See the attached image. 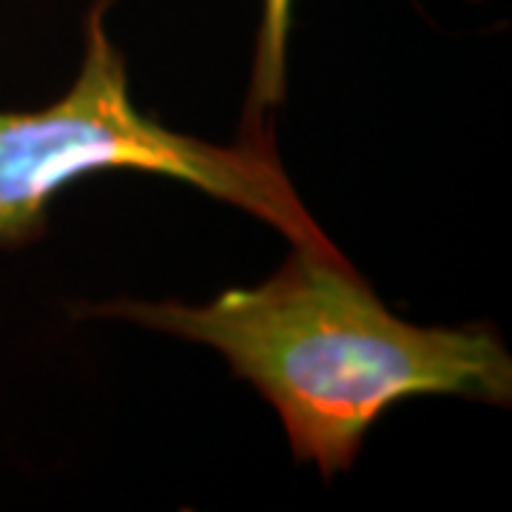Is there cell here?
<instances>
[{
    "label": "cell",
    "mask_w": 512,
    "mask_h": 512,
    "mask_svg": "<svg viewBox=\"0 0 512 512\" xmlns=\"http://www.w3.org/2000/svg\"><path fill=\"white\" fill-rule=\"evenodd\" d=\"M77 316L128 319L220 350L274 407L299 464L333 478L393 404L419 396L512 402V359L493 325L419 328L384 308L345 254L296 248L254 288L208 305L114 299Z\"/></svg>",
    "instance_id": "cell-1"
},
{
    "label": "cell",
    "mask_w": 512,
    "mask_h": 512,
    "mask_svg": "<svg viewBox=\"0 0 512 512\" xmlns=\"http://www.w3.org/2000/svg\"><path fill=\"white\" fill-rule=\"evenodd\" d=\"M114 0L86 15V52L66 94L37 111L0 109V248L15 251L49 228L60 191L106 171L157 174L268 222L296 248L336 251L302 205L276 154L274 123L242 126L217 146L137 109L128 66L106 29Z\"/></svg>",
    "instance_id": "cell-2"
},
{
    "label": "cell",
    "mask_w": 512,
    "mask_h": 512,
    "mask_svg": "<svg viewBox=\"0 0 512 512\" xmlns=\"http://www.w3.org/2000/svg\"><path fill=\"white\" fill-rule=\"evenodd\" d=\"M293 23V0H262V20L256 35L254 74L242 126H268V111L285 100V60Z\"/></svg>",
    "instance_id": "cell-3"
}]
</instances>
